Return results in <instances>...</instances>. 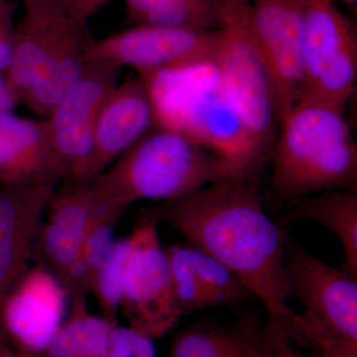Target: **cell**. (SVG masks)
<instances>
[{
  "label": "cell",
  "mask_w": 357,
  "mask_h": 357,
  "mask_svg": "<svg viewBox=\"0 0 357 357\" xmlns=\"http://www.w3.org/2000/svg\"><path fill=\"white\" fill-rule=\"evenodd\" d=\"M357 44L351 45L324 68L316 81L301 93L297 102L325 105L344 114L356 89Z\"/></svg>",
  "instance_id": "obj_22"
},
{
  "label": "cell",
  "mask_w": 357,
  "mask_h": 357,
  "mask_svg": "<svg viewBox=\"0 0 357 357\" xmlns=\"http://www.w3.org/2000/svg\"><path fill=\"white\" fill-rule=\"evenodd\" d=\"M282 215L276 223L283 229L294 220H306L332 230L344 248L342 269L357 276V190H335L301 197L287 202Z\"/></svg>",
  "instance_id": "obj_19"
},
{
  "label": "cell",
  "mask_w": 357,
  "mask_h": 357,
  "mask_svg": "<svg viewBox=\"0 0 357 357\" xmlns=\"http://www.w3.org/2000/svg\"><path fill=\"white\" fill-rule=\"evenodd\" d=\"M121 70L107 61L89 60L79 83L45 117L64 182H83L93 153L96 117L119 84Z\"/></svg>",
  "instance_id": "obj_7"
},
{
  "label": "cell",
  "mask_w": 357,
  "mask_h": 357,
  "mask_svg": "<svg viewBox=\"0 0 357 357\" xmlns=\"http://www.w3.org/2000/svg\"><path fill=\"white\" fill-rule=\"evenodd\" d=\"M107 357H157L153 340L130 326H115Z\"/></svg>",
  "instance_id": "obj_27"
},
{
  "label": "cell",
  "mask_w": 357,
  "mask_h": 357,
  "mask_svg": "<svg viewBox=\"0 0 357 357\" xmlns=\"http://www.w3.org/2000/svg\"><path fill=\"white\" fill-rule=\"evenodd\" d=\"M243 175L229 162L180 134H146L91 183L93 191L126 213L142 199H170L222 178Z\"/></svg>",
  "instance_id": "obj_4"
},
{
  "label": "cell",
  "mask_w": 357,
  "mask_h": 357,
  "mask_svg": "<svg viewBox=\"0 0 357 357\" xmlns=\"http://www.w3.org/2000/svg\"><path fill=\"white\" fill-rule=\"evenodd\" d=\"M130 236L115 241L96 276L93 294L102 311V318L119 325L117 314L121 305L124 270L130 251Z\"/></svg>",
  "instance_id": "obj_26"
},
{
  "label": "cell",
  "mask_w": 357,
  "mask_h": 357,
  "mask_svg": "<svg viewBox=\"0 0 357 357\" xmlns=\"http://www.w3.org/2000/svg\"><path fill=\"white\" fill-rule=\"evenodd\" d=\"M170 266L176 304L182 317L213 306L195 271L190 244H173L165 248Z\"/></svg>",
  "instance_id": "obj_25"
},
{
  "label": "cell",
  "mask_w": 357,
  "mask_h": 357,
  "mask_svg": "<svg viewBox=\"0 0 357 357\" xmlns=\"http://www.w3.org/2000/svg\"><path fill=\"white\" fill-rule=\"evenodd\" d=\"M112 0H69L70 6L84 20H89Z\"/></svg>",
  "instance_id": "obj_30"
},
{
  "label": "cell",
  "mask_w": 357,
  "mask_h": 357,
  "mask_svg": "<svg viewBox=\"0 0 357 357\" xmlns=\"http://www.w3.org/2000/svg\"><path fill=\"white\" fill-rule=\"evenodd\" d=\"M22 2L24 13L15 27L13 61L4 74L20 102L43 81L53 59L89 22L69 0Z\"/></svg>",
  "instance_id": "obj_8"
},
{
  "label": "cell",
  "mask_w": 357,
  "mask_h": 357,
  "mask_svg": "<svg viewBox=\"0 0 357 357\" xmlns=\"http://www.w3.org/2000/svg\"><path fill=\"white\" fill-rule=\"evenodd\" d=\"M263 326L255 317L199 321L174 337L167 357H259Z\"/></svg>",
  "instance_id": "obj_18"
},
{
  "label": "cell",
  "mask_w": 357,
  "mask_h": 357,
  "mask_svg": "<svg viewBox=\"0 0 357 357\" xmlns=\"http://www.w3.org/2000/svg\"><path fill=\"white\" fill-rule=\"evenodd\" d=\"M284 272L290 298L333 332L357 342V276L307 252L287 236Z\"/></svg>",
  "instance_id": "obj_11"
},
{
  "label": "cell",
  "mask_w": 357,
  "mask_h": 357,
  "mask_svg": "<svg viewBox=\"0 0 357 357\" xmlns=\"http://www.w3.org/2000/svg\"><path fill=\"white\" fill-rule=\"evenodd\" d=\"M136 26L211 31L217 27V0H126Z\"/></svg>",
  "instance_id": "obj_21"
},
{
  "label": "cell",
  "mask_w": 357,
  "mask_h": 357,
  "mask_svg": "<svg viewBox=\"0 0 357 357\" xmlns=\"http://www.w3.org/2000/svg\"><path fill=\"white\" fill-rule=\"evenodd\" d=\"M7 349V347H4V345L0 344V357L3 356V352Z\"/></svg>",
  "instance_id": "obj_35"
},
{
  "label": "cell",
  "mask_w": 357,
  "mask_h": 357,
  "mask_svg": "<svg viewBox=\"0 0 357 357\" xmlns=\"http://www.w3.org/2000/svg\"><path fill=\"white\" fill-rule=\"evenodd\" d=\"M333 1H340L345 6L351 7V8H356L357 0H333Z\"/></svg>",
  "instance_id": "obj_32"
},
{
  "label": "cell",
  "mask_w": 357,
  "mask_h": 357,
  "mask_svg": "<svg viewBox=\"0 0 357 357\" xmlns=\"http://www.w3.org/2000/svg\"><path fill=\"white\" fill-rule=\"evenodd\" d=\"M18 103L20 100L9 86L6 76L4 74H0V114L13 112Z\"/></svg>",
  "instance_id": "obj_31"
},
{
  "label": "cell",
  "mask_w": 357,
  "mask_h": 357,
  "mask_svg": "<svg viewBox=\"0 0 357 357\" xmlns=\"http://www.w3.org/2000/svg\"><path fill=\"white\" fill-rule=\"evenodd\" d=\"M72 300L69 318L38 357H107L112 333L117 325L91 314L86 298Z\"/></svg>",
  "instance_id": "obj_20"
},
{
  "label": "cell",
  "mask_w": 357,
  "mask_h": 357,
  "mask_svg": "<svg viewBox=\"0 0 357 357\" xmlns=\"http://www.w3.org/2000/svg\"><path fill=\"white\" fill-rule=\"evenodd\" d=\"M91 210L88 184L65 182L52 195L47 206L46 220L40 227L36 244L47 269L61 285L81 253Z\"/></svg>",
  "instance_id": "obj_15"
},
{
  "label": "cell",
  "mask_w": 357,
  "mask_h": 357,
  "mask_svg": "<svg viewBox=\"0 0 357 357\" xmlns=\"http://www.w3.org/2000/svg\"><path fill=\"white\" fill-rule=\"evenodd\" d=\"M63 178L45 119L0 114V183L57 184Z\"/></svg>",
  "instance_id": "obj_16"
},
{
  "label": "cell",
  "mask_w": 357,
  "mask_h": 357,
  "mask_svg": "<svg viewBox=\"0 0 357 357\" xmlns=\"http://www.w3.org/2000/svg\"><path fill=\"white\" fill-rule=\"evenodd\" d=\"M279 124L270 156L272 201L357 190V145L342 112L300 100Z\"/></svg>",
  "instance_id": "obj_3"
},
{
  "label": "cell",
  "mask_w": 357,
  "mask_h": 357,
  "mask_svg": "<svg viewBox=\"0 0 357 357\" xmlns=\"http://www.w3.org/2000/svg\"><path fill=\"white\" fill-rule=\"evenodd\" d=\"M258 176H234L165 202L157 208L164 222L222 263L262 303L268 316L292 314L284 255L287 229L266 215Z\"/></svg>",
  "instance_id": "obj_1"
},
{
  "label": "cell",
  "mask_w": 357,
  "mask_h": 357,
  "mask_svg": "<svg viewBox=\"0 0 357 357\" xmlns=\"http://www.w3.org/2000/svg\"><path fill=\"white\" fill-rule=\"evenodd\" d=\"M253 0H217L211 60L256 142L268 157L276 142L271 86L252 22Z\"/></svg>",
  "instance_id": "obj_5"
},
{
  "label": "cell",
  "mask_w": 357,
  "mask_h": 357,
  "mask_svg": "<svg viewBox=\"0 0 357 357\" xmlns=\"http://www.w3.org/2000/svg\"><path fill=\"white\" fill-rule=\"evenodd\" d=\"M191 248L195 271L213 306H234L255 299L253 294L231 270L201 249Z\"/></svg>",
  "instance_id": "obj_24"
},
{
  "label": "cell",
  "mask_w": 357,
  "mask_h": 357,
  "mask_svg": "<svg viewBox=\"0 0 357 357\" xmlns=\"http://www.w3.org/2000/svg\"><path fill=\"white\" fill-rule=\"evenodd\" d=\"M56 184L0 183V310L29 270L42 220Z\"/></svg>",
  "instance_id": "obj_13"
},
{
  "label": "cell",
  "mask_w": 357,
  "mask_h": 357,
  "mask_svg": "<svg viewBox=\"0 0 357 357\" xmlns=\"http://www.w3.org/2000/svg\"><path fill=\"white\" fill-rule=\"evenodd\" d=\"M155 210L141 215L134 225L119 305L129 326L152 340L164 337L182 318Z\"/></svg>",
  "instance_id": "obj_6"
},
{
  "label": "cell",
  "mask_w": 357,
  "mask_h": 357,
  "mask_svg": "<svg viewBox=\"0 0 357 357\" xmlns=\"http://www.w3.org/2000/svg\"><path fill=\"white\" fill-rule=\"evenodd\" d=\"M154 124L146 86L139 77L117 84L96 117L93 153L82 184L98 178L129 148L146 135Z\"/></svg>",
  "instance_id": "obj_14"
},
{
  "label": "cell",
  "mask_w": 357,
  "mask_h": 357,
  "mask_svg": "<svg viewBox=\"0 0 357 357\" xmlns=\"http://www.w3.org/2000/svg\"><path fill=\"white\" fill-rule=\"evenodd\" d=\"M2 357H20V356H18L17 354H15V352L11 351L10 349H9V347H7V349H6V351H4L3 352V356Z\"/></svg>",
  "instance_id": "obj_33"
},
{
  "label": "cell",
  "mask_w": 357,
  "mask_h": 357,
  "mask_svg": "<svg viewBox=\"0 0 357 357\" xmlns=\"http://www.w3.org/2000/svg\"><path fill=\"white\" fill-rule=\"evenodd\" d=\"M213 31L136 26L102 39H93L89 60L130 67L144 77L158 70L211 60Z\"/></svg>",
  "instance_id": "obj_12"
},
{
  "label": "cell",
  "mask_w": 357,
  "mask_h": 357,
  "mask_svg": "<svg viewBox=\"0 0 357 357\" xmlns=\"http://www.w3.org/2000/svg\"><path fill=\"white\" fill-rule=\"evenodd\" d=\"M296 2L304 34L303 91L314 84L324 68L340 51L357 44V32L354 22L335 6L333 0H296Z\"/></svg>",
  "instance_id": "obj_17"
},
{
  "label": "cell",
  "mask_w": 357,
  "mask_h": 357,
  "mask_svg": "<svg viewBox=\"0 0 357 357\" xmlns=\"http://www.w3.org/2000/svg\"><path fill=\"white\" fill-rule=\"evenodd\" d=\"M67 293L40 261L0 310V342L20 357H38L64 323Z\"/></svg>",
  "instance_id": "obj_10"
},
{
  "label": "cell",
  "mask_w": 357,
  "mask_h": 357,
  "mask_svg": "<svg viewBox=\"0 0 357 357\" xmlns=\"http://www.w3.org/2000/svg\"><path fill=\"white\" fill-rule=\"evenodd\" d=\"M10 2L7 1V0H0V11L4 8V7L8 6Z\"/></svg>",
  "instance_id": "obj_34"
},
{
  "label": "cell",
  "mask_w": 357,
  "mask_h": 357,
  "mask_svg": "<svg viewBox=\"0 0 357 357\" xmlns=\"http://www.w3.org/2000/svg\"><path fill=\"white\" fill-rule=\"evenodd\" d=\"M139 77L157 128L184 136L243 175L259 176L270 158L249 130L211 59Z\"/></svg>",
  "instance_id": "obj_2"
},
{
  "label": "cell",
  "mask_w": 357,
  "mask_h": 357,
  "mask_svg": "<svg viewBox=\"0 0 357 357\" xmlns=\"http://www.w3.org/2000/svg\"><path fill=\"white\" fill-rule=\"evenodd\" d=\"M14 37L13 6L9 3L0 11V74H6L13 61Z\"/></svg>",
  "instance_id": "obj_29"
},
{
  "label": "cell",
  "mask_w": 357,
  "mask_h": 357,
  "mask_svg": "<svg viewBox=\"0 0 357 357\" xmlns=\"http://www.w3.org/2000/svg\"><path fill=\"white\" fill-rule=\"evenodd\" d=\"M252 22L280 123L297 102L305 82L304 34L297 2L253 0Z\"/></svg>",
  "instance_id": "obj_9"
},
{
  "label": "cell",
  "mask_w": 357,
  "mask_h": 357,
  "mask_svg": "<svg viewBox=\"0 0 357 357\" xmlns=\"http://www.w3.org/2000/svg\"><path fill=\"white\" fill-rule=\"evenodd\" d=\"M279 317L289 337L307 357H357V342L333 332L309 312Z\"/></svg>",
  "instance_id": "obj_23"
},
{
  "label": "cell",
  "mask_w": 357,
  "mask_h": 357,
  "mask_svg": "<svg viewBox=\"0 0 357 357\" xmlns=\"http://www.w3.org/2000/svg\"><path fill=\"white\" fill-rule=\"evenodd\" d=\"M259 357H307L289 337L280 317L268 316L263 326Z\"/></svg>",
  "instance_id": "obj_28"
}]
</instances>
